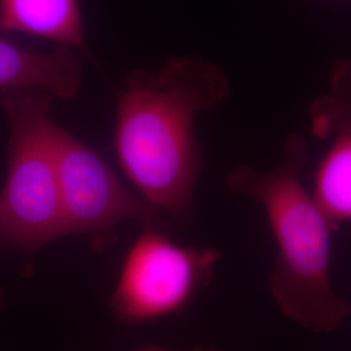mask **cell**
I'll return each mask as SVG.
<instances>
[{
    "label": "cell",
    "instance_id": "11",
    "mask_svg": "<svg viewBox=\"0 0 351 351\" xmlns=\"http://www.w3.org/2000/svg\"><path fill=\"white\" fill-rule=\"evenodd\" d=\"M138 351H154V346H145V348L139 349Z\"/></svg>",
    "mask_w": 351,
    "mask_h": 351
},
{
    "label": "cell",
    "instance_id": "2",
    "mask_svg": "<svg viewBox=\"0 0 351 351\" xmlns=\"http://www.w3.org/2000/svg\"><path fill=\"white\" fill-rule=\"evenodd\" d=\"M306 142L290 136L282 162L259 173L241 165L226 176L233 193L259 202L276 242L269 290L281 314L310 332H332L351 314L349 302L337 293L332 277L333 226L311 193L301 171Z\"/></svg>",
    "mask_w": 351,
    "mask_h": 351
},
{
    "label": "cell",
    "instance_id": "10",
    "mask_svg": "<svg viewBox=\"0 0 351 351\" xmlns=\"http://www.w3.org/2000/svg\"><path fill=\"white\" fill-rule=\"evenodd\" d=\"M154 351H171L167 350V349H163V348H156V346H154ZM193 351H217L213 350V349H195V350Z\"/></svg>",
    "mask_w": 351,
    "mask_h": 351
},
{
    "label": "cell",
    "instance_id": "4",
    "mask_svg": "<svg viewBox=\"0 0 351 351\" xmlns=\"http://www.w3.org/2000/svg\"><path fill=\"white\" fill-rule=\"evenodd\" d=\"M221 254L176 243L146 228L126 254L110 298L112 314L139 324L180 313L211 280Z\"/></svg>",
    "mask_w": 351,
    "mask_h": 351
},
{
    "label": "cell",
    "instance_id": "5",
    "mask_svg": "<svg viewBox=\"0 0 351 351\" xmlns=\"http://www.w3.org/2000/svg\"><path fill=\"white\" fill-rule=\"evenodd\" d=\"M52 143L66 236L85 234L101 247L110 243L114 228L128 220L141 221L146 228L163 226V213L129 193L97 151L56 124Z\"/></svg>",
    "mask_w": 351,
    "mask_h": 351
},
{
    "label": "cell",
    "instance_id": "8",
    "mask_svg": "<svg viewBox=\"0 0 351 351\" xmlns=\"http://www.w3.org/2000/svg\"><path fill=\"white\" fill-rule=\"evenodd\" d=\"M0 33H24L88 52L78 0H0Z\"/></svg>",
    "mask_w": 351,
    "mask_h": 351
},
{
    "label": "cell",
    "instance_id": "7",
    "mask_svg": "<svg viewBox=\"0 0 351 351\" xmlns=\"http://www.w3.org/2000/svg\"><path fill=\"white\" fill-rule=\"evenodd\" d=\"M82 84V62L71 47L49 53L26 50L0 37V91H39L52 99H71Z\"/></svg>",
    "mask_w": 351,
    "mask_h": 351
},
{
    "label": "cell",
    "instance_id": "6",
    "mask_svg": "<svg viewBox=\"0 0 351 351\" xmlns=\"http://www.w3.org/2000/svg\"><path fill=\"white\" fill-rule=\"evenodd\" d=\"M311 132L329 139L316 168L313 197L333 226L351 221V94L330 90L310 108Z\"/></svg>",
    "mask_w": 351,
    "mask_h": 351
},
{
    "label": "cell",
    "instance_id": "3",
    "mask_svg": "<svg viewBox=\"0 0 351 351\" xmlns=\"http://www.w3.org/2000/svg\"><path fill=\"white\" fill-rule=\"evenodd\" d=\"M10 125L7 177L0 193V246L32 256L66 236L52 143V98L30 91L1 93Z\"/></svg>",
    "mask_w": 351,
    "mask_h": 351
},
{
    "label": "cell",
    "instance_id": "1",
    "mask_svg": "<svg viewBox=\"0 0 351 351\" xmlns=\"http://www.w3.org/2000/svg\"><path fill=\"white\" fill-rule=\"evenodd\" d=\"M224 72L197 56L171 58L162 69H134L117 97L114 150L142 198L176 221L193 215L203 160L195 119L226 101Z\"/></svg>",
    "mask_w": 351,
    "mask_h": 351
},
{
    "label": "cell",
    "instance_id": "9",
    "mask_svg": "<svg viewBox=\"0 0 351 351\" xmlns=\"http://www.w3.org/2000/svg\"><path fill=\"white\" fill-rule=\"evenodd\" d=\"M330 86L333 90H339L351 94V62L342 60L332 69Z\"/></svg>",
    "mask_w": 351,
    "mask_h": 351
}]
</instances>
